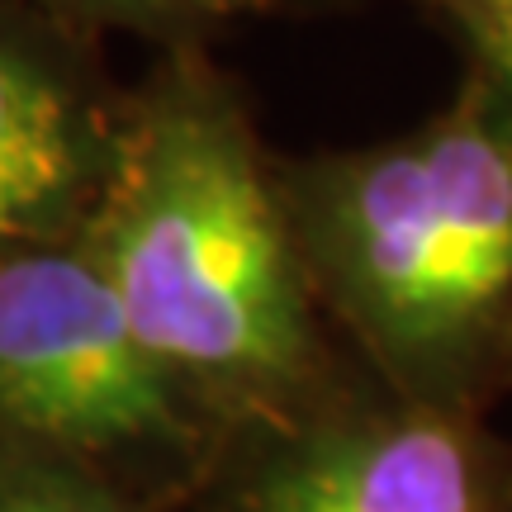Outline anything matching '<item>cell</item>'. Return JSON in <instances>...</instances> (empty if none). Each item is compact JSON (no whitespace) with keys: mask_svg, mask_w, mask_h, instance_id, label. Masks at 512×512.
I'll return each instance as SVG.
<instances>
[{"mask_svg":"<svg viewBox=\"0 0 512 512\" xmlns=\"http://www.w3.org/2000/svg\"><path fill=\"white\" fill-rule=\"evenodd\" d=\"M62 15L76 19H110L124 29L143 34H171V29H195L209 15H228L233 0H43Z\"/></svg>","mask_w":512,"mask_h":512,"instance_id":"7","label":"cell"},{"mask_svg":"<svg viewBox=\"0 0 512 512\" xmlns=\"http://www.w3.org/2000/svg\"><path fill=\"white\" fill-rule=\"evenodd\" d=\"M242 5H266V0H233V10H242Z\"/></svg>","mask_w":512,"mask_h":512,"instance_id":"10","label":"cell"},{"mask_svg":"<svg viewBox=\"0 0 512 512\" xmlns=\"http://www.w3.org/2000/svg\"><path fill=\"white\" fill-rule=\"evenodd\" d=\"M124 152V119L24 24L0 15V252L86 233Z\"/></svg>","mask_w":512,"mask_h":512,"instance_id":"5","label":"cell"},{"mask_svg":"<svg viewBox=\"0 0 512 512\" xmlns=\"http://www.w3.org/2000/svg\"><path fill=\"white\" fill-rule=\"evenodd\" d=\"M512 456L479 413L375 399H328L252 422L219 441L190 512H498Z\"/></svg>","mask_w":512,"mask_h":512,"instance_id":"4","label":"cell"},{"mask_svg":"<svg viewBox=\"0 0 512 512\" xmlns=\"http://www.w3.org/2000/svg\"><path fill=\"white\" fill-rule=\"evenodd\" d=\"M86 238L152 356L223 437L332 394L285 185L200 57L181 53L124 114Z\"/></svg>","mask_w":512,"mask_h":512,"instance_id":"1","label":"cell"},{"mask_svg":"<svg viewBox=\"0 0 512 512\" xmlns=\"http://www.w3.org/2000/svg\"><path fill=\"white\" fill-rule=\"evenodd\" d=\"M451 15L475 43L479 72L512 95V0H451Z\"/></svg>","mask_w":512,"mask_h":512,"instance_id":"8","label":"cell"},{"mask_svg":"<svg viewBox=\"0 0 512 512\" xmlns=\"http://www.w3.org/2000/svg\"><path fill=\"white\" fill-rule=\"evenodd\" d=\"M446 5H451V0H446Z\"/></svg>","mask_w":512,"mask_h":512,"instance_id":"11","label":"cell"},{"mask_svg":"<svg viewBox=\"0 0 512 512\" xmlns=\"http://www.w3.org/2000/svg\"><path fill=\"white\" fill-rule=\"evenodd\" d=\"M318 309L413 403L512 375V95L479 72L399 138L280 171Z\"/></svg>","mask_w":512,"mask_h":512,"instance_id":"2","label":"cell"},{"mask_svg":"<svg viewBox=\"0 0 512 512\" xmlns=\"http://www.w3.org/2000/svg\"><path fill=\"white\" fill-rule=\"evenodd\" d=\"M223 432L152 356L86 233L0 252V446L185 508Z\"/></svg>","mask_w":512,"mask_h":512,"instance_id":"3","label":"cell"},{"mask_svg":"<svg viewBox=\"0 0 512 512\" xmlns=\"http://www.w3.org/2000/svg\"><path fill=\"white\" fill-rule=\"evenodd\" d=\"M498 512H512V479H508V489H503V503H498Z\"/></svg>","mask_w":512,"mask_h":512,"instance_id":"9","label":"cell"},{"mask_svg":"<svg viewBox=\"0 0 512 512\" xmlns=\"http://www.w3.org/2000/svg\"><path fill=\"white\" fill-rule=\"evenodd\" d=\"M0 512H171L76 460L0 446Z\"/></svg>","mask_w":512,"mask_h":512,"instance_id":"6","label":"cell"}]
</instances>
